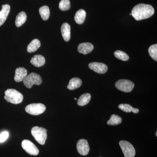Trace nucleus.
I'll return each mask as SVG.
<instances>
[{"mask_svg":"<svg viewBox=\"0 0 157 157\" xmlns=\"http://www.w3.org/2000/svg\"><path fill=\"white\" fill-rule=\"evenodd\" d=\"M154 12V9L151 5L139 4L132 9V15L136 20L140 21L149 18Z\"/></svg>","mask_w":157,"mask_h":157,"instance_id":"f257e3e1","label":"nucleus"},{"mask_svg":"<svg viewBox=\"0 0 157 157\" xmlns=\"http://www.w3.org/2000/svg\"><path fill=\"white\" fill-rule=\"evenodd\" d=\"M5 94L4 98L5 100L11 104H19L23 100V96L22 94L15 89H9L5 91Z\"/></svg>","mask_w":157,"mask_h":157,"instance_id":"f03ea898","label":"nucleus"},{"mask_svg":"<svg viewBox=\"0 0 157 157\" xmlns=\"http://www.w3.org/2000/svg\"><path fill=\"white\" fill-rule=\"evenodd\" d=\"M47 130L42 127H34L31 133L35 140L41 145H44L47 138Z\"/></svg>","mask_w":157,"mask_h":157,"instance_id":"7ed1b4c3","label":"nucleus"},{"mask_svg":"<svg viewBox=\"0 0 157 157\" xmlns=\"http://www.w3.org/2000/svg\"><path fill=\"white\" fill-rule=\"evenodd\" d=\"M23 82L26 87L30 89L34 85H40L42 84V77L39 74L32 73L27 76Z\"/></svg>","mask_w":157,"mask_h":157,"instance_id":"20e7f679","label":"nucleus"},{"mask_svg":"<svg viewBox=\"0 0 157 157\" xmlns=\"http://www.w3.org/2000/svg\"><path fill=\"white\" fill-rule=\"evenodd\" d=\"M46 109V107L43 104H32L25 107L26 112L32 115H39L43 113Z\"/></svg>","mask_w":157,"mask_h":157,"instance_id":"39448f33","label":"nucleus"},{"mask_svg":"<svg viewBox=\"0 0 157 157\" xmlns=\"http://www.w3.org/2000/svg\"><path fill=\"white\" fill-rule=\"evenodd\" d=\"M115 86L118 90L125 93L132 91L135 87L132 82L127 79H120L115 83Z\"/></svg>","mask_w":157,"mask_h":157,"instance_id":"423d86ee","label":"nucleus"},{"mask_svg":"<svg viewBox=\"0 0 157 157\" xmlns=\"http://www.w3.org/2000/svg\"><path fill=\"white\" fill-rule=\"evenodd\" d=\"M119 145L125 157H134L135 155V147L130 142L126 140H121Z\"/></svg>","mask_w":157,"mask_h":157,"instance_id":"0eeeda50","label":"nucleus"},{"mask_svg":"<svg viewBox=\"0 0 157 157\" xmlns=\"http://www.w3.org/2000/svg\"><path fill=\"white\" fill-rule=\"evenodd\" d=\"M21 146L28 154L31 155L36 156L39 154V149L30 140H23L21 143Z\"/></svg>","mask_w":157,"mask_h":157,"instance_id":"6e6552de","label":"nucleus"},{"mask_svg":"<svg viewBox=\"0 0 157 157\" xmlns=\"http://www.w3.org/2000/svg\"><path fill=\"white\" fill-rule=\"evenodd\" d=\"M76 148L78 153L82 155H86L90 151L88 142L85 139H82L78 140L76 145Z\"/></svg>","mask_w":157,"mask_h":157,"instance_id":"1a4fd4ad","label":"nucleus"},{"mask_svg":"<svg viewBox=\"0 0 157 157\" xmlns=\"http://www.w3.org/2000/svg\"><path fill=\"white\" fill-rule=\"evenodd\" d=\"M89 67L90 69L99 74H104L107 72L108 68L107 65L103 63L98 62H93L89 64Z\"/></svg>","mask_w":157,"mask_h":157,"instance_id":"9d476101","label":"nucleus"},{"mask_svg":"<svg viewBox=\"0 0 157 157\" xmlns=\"http://www.w3.org/2000/svg\"><path fill=\"white\" fill-rule=\"evenodd\" d=\"M94 45L89 42H84L79 44L78 46V52L83 55L90 53L94 49Z\"/></svg>","mask_w":157,"mask_h":157,"instance_id":"9b49d317","label":"nucleus"},{"mask_svg":"<svg viewBox=\"0 0 157 157\" xmlns=\"http://www.w3.org/2000/svg\"><path fill=\"white\" fill-rule=\"evenodd\" d=\"M27 70L23 67H18L15 70L14 79L16 82L23 81L27 76Z\"/></svg>","mask_w":157,"mask_h":157,"instance_id":"f8f14e48","label":"nucleus"},{"mask_svg":"<svg viewBox=\"0 0 157 157\" xmlns=\"http://www.w3.org/2000/svg\"><path fill=\"white\" fill-rule=\"evenodd\" d=\"M10 11V6L9 5L6 4L2 6V9L0 11V26L6 21Z\"/></svg>","mask_w":157,"mask_h":157,"instance_id":"ddd939ff","label":"nucleus"},{"mask_svg":"<svg viewBox=\"0 0 157 157\" xmlns=\"http://www.w3.org/2000/svg\"><path fill=\"white\" fill-rule=\"evenodd\" d=\"M61 33L62 36L66 42H68L70 40L71 37V32H70V26L67 23H64L61 26Z\"/></svg>","mask_w":157,"mask_h":157,"instance_id":"4468645a","label":"nucleus"},{"mask_svg":"<svg viewBox=\"0 0 157 157\" xmlns=\"http://www.w3.org/2000/svg\"><path fill=\"white\" fill-rule=\"evenodd\" d=\"M31 63L37 67H42L45 63V57L40 55H36L31 59Z\"/></svg>","mask_w":157,"mask_h":157,"instance_id":"2eb2a0df","label":"nucleus"},{"mask_svg":"<svg viewBox=\"0 0 157 157\" xmlns=\"http://www.w3.org/2000/svg\"><path fill=\"white\" fill-rule=\"evenodd\" d=\"M86 16V12L83 9H79L75 14L74 19L76 23L82 24L84 22Z\"/></svg>","mask_w":157,"mask_h":157,"instance_id":"dca6fc26","label":"nucleus"},{"mask_svg":"<svg viewBox=\"0 0 157 157\" xmlns=\"http://www.w3.org/2000/svg\"><path fill=\"white\" fill-rule=\"evenodd\" d=\"M82 81L78 78H71L69 82L67 88L70 90H75L81 86Z\"/></svg>","mask_w":157,"mask_h":157,"instance_id":"f3484780","label":"nucleus"},{"mask_svg":"<svg viewBox=\"0 0 157 157\" xmlns=\"http://www.w3.org/2000/svg\"><path fill=\"white\" fill-rule=\"evenodd\" d=\"M41 46L40 41L38 39H34L28 45L27 51L29 53H33L38 50Z\"/></svg>","mask_w":157,"mask_h":157,"instance_id":"a211bd4d","label":"nucleus"},{"mask_svg":"<svg viewBox=\"0 0 157 157\" xmlns=\"http://www.w3.org/2000/svg\"><path fill=\"white\" fill-rule=\"evenodd\" d=\"M27 20V15L25 12L21 11L17 14L15 20V25L19 27L25 22Z\"/></svg>","mask_w":157,"mask_h":157,"instance_id":"6ab92c4d","label":"nucleus"},{"mask_svg":"<svg viewBox=\"0 0 157 157\" xmlns=\"http://www.w3.org/2000/svg\"><path fill=\"white\" fill-rule=\"evenodd\" d=\"M91 96L90 94L88 93H86L83 94L80 96L78 101H77V104L78 106H84L87 105L89 103L91 100Z\"/></svg>","mask_w":157,"mask_h":157,"instance_id":"aec40b11","label":"nucleus"},{"mask_svg":"<svg viewBox=\"0 0 157 157\" xmlns=\"http://www.w3.org/2000/svg\"><path fill=\"white\" fill-rule=\"evenodd\" d=\"M39 14L43 20H47L50 16V10L47 6H43L39 9Z\"/></svg>","mask_w":157,"mask_h":157,"instance_id":"412c9836","label":"nucleus"},{"mask_svg":"<svg viewBox=\"0 0 157 157\" xmlns=\"http://www.w3.org/2000/svg\"><path fill=\"white\" fill-rule=\"evenodd\" d=\"M121 122L122 119L119 116L113 114L109 120L107 122V124L109 125H117Z\"/></svg>","mask_w":157,"mask_h":157,"instance_id":"4be33fe9","label":"nucleus"},{"mask_svg":"<svg viewBox=\"0 0 157 157\" xmlns=\"http://www.w3.org/2000/svg\"><path fill=\"white\" fill-rule=\"evenodd\" d=\"M114 54L117 58L121 60L126 61H128L129 60V57L128 54H127L125 52L121 51H116L114 52Z\"/></svg>","mask_w":157,"mask_h":157,"instance_id":"5701e85b","label":"nucleus"},{"mask_svg":"<svg viewBox=\"0 0 157 157\" xmlns=\"http://www.w3.org/2000/svg\"><path fill=\"white\" fill-rule=\"evenodd\" d=\"M70 0H62L59 4V9L62 11H67L70 9Z\"/></svg>","mask_w":157,"mask_h":157,"instance_id":"b1692460","label":"nucleus"},{"mask_svg":"<svg viewBox=\"0 0 157 157\" xmlns=\"http://www.w3.org/2000/svg\"><path fill=\"white\" fill-rule=\"evenodd\" d=\"M148 52L152 58L157 61V45H151L148 49Z\"/></svg>","mask_w":157,"mask_h":157,"instance_id":"393cba45","label":"nucleus"},{"mask_svg":"<svg viewBox=\"0 0 157 157\" xmlns=\"http://www.w3.org/2000/svg\"><path fill=\"white\" fill-rule=\"evenodd\" d=\"M118 108L125 112L130 113L132 111L133 107L128 104H120L119 105Z\"/></svg>","mask_w":157,"mask_h":157,"instance_id":"a878e982","label":"nucleus"},{"mask_svg":"<svg viewBox=\"0 0 157 157\" xmlns=\"http://www.w3.org/2000/svg\"><path fill=\"white\" fill-rule=\"evenodd\" d=\"M9 133L7 132H4L0 134V142H4L9 137Z\"/></svg>","mask_w":157,"mask_h":157,"instance_id":"bb28decb","label":"nucleus"},{"mask_svg":"<svg viewBox=\"0 0 157 157\" xmlns=\"http://www.w3.org/2000/svg\"><path fill=\"white\" fill-rule=\"evenodd\" d=\"M139 109H137V108H133L132 109V112H133L134 113H137L139 112Z\"/></svg>","mask_w":157,"mask_h":157,"instance_id":"cd10ccee","label":"nucleus"},{"mask_svg":"<svg viewBox=\"0 0 157 157\" xmlns=\"http://www.w3.org/2000/svg\"><path fill=\"white\" fill-rule=\"evenodd\" d=\"M156 136L157 137V132H156Z\"/></svg>","mask_w":157,"mask_h":157,"instance_id":"c85d7f7f","label":"nucleus"},{"mask_svg":"<svg viewBox=\"0 0 157 157\" xmlns=\"http://www.w3.org/2000/svg\"><path fill=\"white\" fill-rule=\"evenodd\" d=\"M74 99H75V100H77V99H76V98H74Z\"/></svg>","mask_w":157,"mask_h":157,"instance_id":"c756f323","label":"nucleus"},{"mask_svg":"<svg viewBox=\"0 0 157 157\" xmlns=\"http://www.w3.org/2000/svg\"><path fill=\"white\" fill-rule=\"evenodd\" d=\"M130 15H132V13H130Z\"/></svg>","mask_w":157,"mask_h":157,"instance_id":"7c9ffc66","label":"nucleus"}]
</instances>
